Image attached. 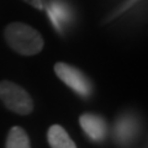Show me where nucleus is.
I'll return each mask as SVG.
<instances>
[{"instance_id": "1", "label": "nucleus", "mask_w": 148, "mask_h": 148, "mask_svg": "<svg viewBox=\"0 0 148 148\" xmlns=\"http://www.w3.org/2000/svg\"><path fill=\"white\" fill-rule=\"evenodd\" d=\"M8 45L15 52L24 56H35L43 48V38L36 29L22 22H11L4 31Z\"/></svg>"}, {"instance_id": "2", "label": "nucleus", "mask_w": 148, "mask_h": 148, "mask_svg": "<svg viewBox=\"0 0 148 148\" xmlns=\"http://www.w3.org/2000/svg\"><path fill=\"white\" fill-rule=\"evenodd\" d=\"M0 100L10 111L18 115H29L34 110V101L30 94L10 80L0 82Z\"/></svg>"}, {"instance_id": "3", "label": "nucleus", "mask_w": 148, "mask_h": 148, "mask_svg": "<svg viewBox=\"0 0 148 148\" xmlns=\"http://www.w3.org/2000/svg\"><path fill=\"white\" fill-rule=\"evenodd\" d=\"M54 73L64 84L68 85L72 90L79 94L83 98H88L92 92V85L88 77L78 68L71 64L58 62L54 66Z\"/></svg>"}, {"instance_id": "4", "label": "nucleus", "mask_w": 148, "mask_h": 148, "mask_svg": "<svg viewBox=\"0 0 148 148\" xmlns=\"http://www.w3.org/2000/svg\"><path fill=\"white\" fill-rule=\"evenodd\" d=\"M83 131L91 141L100 142L106 137L108 133V125L105 120L95 114H83L79 119Z\"/></svg>"}, {"instance_id": "5", "label": "nucleus", "mask_w": 148, "mask_h": 148, "mask_svg": "<svg viewBox=\"0 0 148 148\" xmlns=\"http://www.w3.org/2000/svg\"><path fill=\"white\" fill-rule=\"evenodd\" d=\"M47 138L51 148H77L67 131L59 125L51 126L47 132Z\"/></svg>"}, {"instance_id": "6", "label": "nucleus", "mask_w": 148, "mask_h": 148, "mask_svg": "<svg viewBox=\"0 0 148 148\" xmlns=\"http://www.w3.org/2000/svg\"><path fill=\"white\" fill-rule=\"evenodd\" d=\"M137 132V122L131 116L120 119L115 128V137L120 143H127L135 137Z\"/></svg>"}, {"instance_id": "7", "label": "nucleus", "mask_w": 148, "mask_h": 148, "mask_svg": "<svg viewBox=\"0 0 148 148\" xmlns=\"http://www.w3.org/2000/svg\"><path fill=\"white\" fill-rule=\"evenodd\" d=\"M5 148H31L30 140L24 128L15 126L10 130Z\"/></svg>"}, {"instance_id": "8", "label": "nucleus", "mask_w": 148, "mask_h": 148, "mask_svg": "<svg viewBox=\"0 0 148 148\" xmlns=\"http://www.w3.org/2000/svg\"><path fill=\"white\" fill-rule=\"evenodd\" d=\"M25 3H27L29 5H31L32 8H35L37 9V10H43V8H45V3H43V0H24Z\"/></svg>"}]
</instances>
